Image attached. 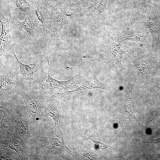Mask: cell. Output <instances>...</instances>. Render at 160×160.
I'll return each instance as SVG.
<instances>
[{
    "label": "cell",
    "instance_id": "cell-9",
    "mask_svg": "<svg viewBox=\"0 0 160 160\" xmlns=\"http://www.w3.org/2000/svg\"><path fill=\"white\" fill-rule=\"evenodd\" d=\"M70 14L67 13L62 9L57 10L51 17V34L48 46L58 37L64 26L68 23V17Z\"/></svg>",
    "mask_w": 160,
    "mask_h": 160
},
{
    "label": "cell",
    "instance_id": "cell-26",
    "mask_svg": "<svg viewBox=\"0 0 160 160\" xmlns=\"http://www.w3.org/2000/svg\"><path fill=\"white\" fill-rule=\"evenodd\" d=\"M155 2H158L160 0H153Z\"/></svg>",
    "mask_w": 160,
    "mask_h": 160
},
{
    "label": "cell",
    "instance_id": "cell-19",
    "mask_svg": "<svg viewBox=\"0 0 160 160\" xmlns=\"http://www.w3.org/2000/svg\"><path fill=\"white\" fill-rule=\"evenodd\" d=\"M0 156L1 160H22L16 152L8 148H0Z\"/></svg>",
    "mask_w": 160,
    "mask_h": 160
},
{
    "label": "cell",
    "instance_id": "cell-12",
    "mask_svg": "<svg viewBox=\"0 0 160 160\" xmlns=\"http://www.w3.org/2000/svg\"><path fill=\"white\" fill-rule=\"evenodd\" d=\"M96 89L109 90L110 87L108 84L100 81L97 77L95 73H93L90 78L87 80H84L79 87L72 90L66 91L61 93V94L63 97L74 92Z\"/></svg>",
    "mask_w": 160,
    "mask_h": 160
},
{
    "label": "cell",
    "instance_id": "cell-8",
    "mask_svg": "<svg viewBox=\"0 0 160 160\" xmlns=\"http://www.w3.org/2000/svg\"><path fill=\"white\" fill-rule=\"evenodd\" d=\"M0 148H9L16 152L20 157L22 152L25 155L28 154V147L22 143L14 135L13 133L9 132L7 129L0 132Z\"/></svg>",
    "mask_w": 160,
    "mask_h": 160
},
{
    "label": "cell",
    "instance_id": "cell-5",
    "mask_svg": "<svg viewBox=\"0 0 160 160\" xmlns=\"http://www.w3.org/2000/svg\"><path fill=\"white\" fill-rule=\"evenodd\" d=\"M22 97L25 105L30 124L37 125L41 122V113L43 107L36 100L33 99L31 94L25 88H18L17 93Z\"/></svg>",
    "mask_w": 160,
    "mask_h": 160
},
{
    "label": "cell",
    "instance_id": "cell-6",
    "mask_svg": "<svg viewBox=\"0 0 160 160\" xmlns=\"http://www.w3.org/2000/svg\"><path fill=\"white\" fill-rule=\"evenodd\" d=\"M48 66V77L45 81L41 85V89L44 91H48L51 93L55 89L62 88L66 91L74 88L84 80L83 77L76 75L70 79L64 81H59L52 77L49 75L50 66L49 59L47 60Z\"/></svg>",
    "mask_w": 160,
    "mask_h": 160
},
{
    "label": "cell",
    "instance_id": "cell-4",
    "mask_svg": "<svg viewBox=\"0 0 160 160\" xmlns=\"http://www.w3.org/2000/svg\"><path fill=\"white\" fill-rule=\"evenodd\" d=\"M62 104V98L53 92L50 94L42 106L45 113L44 117H51L54 122V127L60 132H63V121L61 114Z\"/></svg>",
    "mask_w": 160,
    "mask_h": 160
},
{
    "label": "cell",
    "instance_id": "cell-3",
    "mask_svg": "<svg viewBox=\"0 0 160 160\" xmlns=\"http://www.w3.org/2000/svg\"><path fill=\"white\" fill-rule=\"evenodd\" d=\"M0 77V103H8L9 99L17 93V73L11 69H6L1 71Z\"/></svg>",
    "mask_w": 160,
    "mask_h": 160
},
{
    "label": "cell",
    "instance_id": "cell-18",
    "mask_svg": "<svg viewBox=\"0 0 160 160\" xmlns=\"http://www.w3.org/2000/svg\"><path fill=\"white\" fill-rule=\"evenodd\" d=\"M36 16L41 24V26L44 35L47 33L49 27H51V21L48 17L46 12L41 7L37 6L34 11Z\"/></svg>",
    "mask_w": 160,
    "mask_h": 160
},
{
    "label": "cell",
    "instance_id": "cell-16",
    "mask_svg": "<svg viewBox=\"0 0 160 160\" xmlns=\"http://www.w3.org/2000/svg\"><path fill=\"white\" fill-rule=\"evenodd\" d=\"M116 39L117 44L120 45L122 42L126 41L143 42L146 40V36L141 32L134 31L121 33L118 35Z\"/></svg>",
    "mask_w": 160,
    "mask_h": 160
},
{
    "label": "cell",
    "instance_id": "cell-10",
    "mask_svg": "<svg viewBox=\"0 0 160 160\" xmlns=\"http://www.w3.org/2000/svg\"><path fill=\"white\" fill-rule=\"evenodd\" d=\"M1 31L0 36V52L1 55L6 52L12 54L14 51V41L12 38L9 29L10 19L7 18L5 22L0 20Z\"/></svg>",
    "mask_w": 160,
    "mask_h": 160
},
{
    "label": "cell",
    "instance_id": "cell-25",
    "mask_svg": "<svg viewBox=\"0 0 160 160\" xmlns=\"http://www.w3.org/2000/svg\"><path fill=\"white\" fill-rule=\"evenodd\" d=\"M139 1L140 5L148 4L151 3L152 0H138Z\"/></svg>",
    "mask_w": 160,
    "mask_h": 160
},
{
    "label": "cell",
    "instance_id": "cell-1",
    "mask_svg": "<svg viewBox=\"0 0 160 160\" xmlns=\"http://www.w3.org/2000/svg\"><path fill=\"white\" fill-rule=\"evenodd\" d=\"M96 51L99 57L106 64L116 68H123L121 60L124 52L115 42L113 36L100 41L96 45Z\"/></svg>",
    "mask_w": 160,
    "mask_h": 160
},
{
    "label": "cell",
    "instance_id": "cell-15",
    "mask_svg": "<svg viewBox=\"0 0 160 160\" xmlns=\"http://www.w3.org/2000/svg\"><path fill=\"white\" fill-rule=\"evenodd\" d=\"M10 0L15 10L20 13L30 15L37 7L32 0Z\"/></svg>",
    "mask_w": 160,
    "mask_h": 160
},
{
    "label": "cell",
    "instance_id": "cell-23",
    "mask_svg": "<svg viewBox=\"0 0 160 160\" xmlns=\"http://www.w3.org/2000/svg\"><path fill=\"white\" fill-rule=\"evenodd\" d=\"M83 0H73L71 4L72 7H76L81 5Z\"/></svg>",
    "mask_w": 160,
    "mask_h": 160
},
{
    "label": "cell",
    "instance_id": "cell-2",
    "mask_svg": "<svg viewBox=\"0 0 160 160\" xmlns=\"http://www.w3.org/2000/svg\"><path fill=\"white\" fill-rule=\"evenodd\" d=\"M52 132V138L49 144L44 148L45 153L53 154L64 160H69L73 157L77 159L80 156L76 151L70 150L66 145L63 139V132H60L54 127H49Z\"/></svg>",
    "mask_w": 160,
    "mask_h": 160
},
{
    "label": "cell",
    "instance_id": "cell-22",
    "mask_svg": "<svg viewBox=\"0 0 160 160\" xmlns=\"http://www.w3.org/2000/svg\"><path fill=\"white\" fill-rule=\"evenodd\" d=\"M84 140H92L94 143L95 147L97 149L104 150L107 148L108 147H110L112 148L111 147H110L108 145L92 138H88L85 139Z\"/></svg>",
    "mask_w": 160,
    "mask_h": 160
},
{
    "label": "cell",
    "instance_id": "cell-14",
    "mask_svg": "<svg viewBox=\"0 0 160 160\" xmlns=\"http://www.w3.org/2000/svg\"><path fill=\"white\" fill-rule=\"evenodd\" d=\"M17 60L19 65L20 77L22 79H28L33 78L39 69V65L37 60L34 63L25 64L22 63L17 59L15 52L12 53Z\"/></svg>",
    "mask_w": 160,
    "mask_h": 160
},
{
    "label": "cell",
    "instance_id": "cell-7",
    "mask_svg": "<svg viewBox=\"0 0 160 160\" xmlns=\"http://www.w3.org/2000/svg\"><path fill=\"white\" fill-rule=\"evenodd\" d=\"M29 125V117L27 111L22 112L17 119L15 132L13 133L18 140L28 147L35 142V139L31 134Z\"/></svg>",
    "mask_w": 160,
    "mask_h": 160
},
{
    "label": "cell",
    "instance_id": "cell-13",
    "mask_svg": "<svg viewBox=\"0 0 160 160\" xmlns=\"http://www.w3.org/2000/svg\"><path fill=\"white\" fill-rule=\"evenodd\" d=\"M13 19L15 24L24 32L27 36L35 39L37 36L36 23L34 19L30 16H27L23 21H19L14 15Z\"/></svg>",
    "mask_w": 160,
    "mask_h": 160
},
{
    "label": "cell",
    "instance_id": "cell-20",
    "mask_svg": "<svg viewBox=\"0 0 160 160\" xmlns=\"http://www.w3.org/2000/svg\"><path fill=\"white\" fill-rule=\"evenodd\" d=\"M99 3V0H83L81 5L86 12H95Z\"/></svg>",
    "mask_w": 160,
    "mask_h": 160
},
{
    "label": "cell",
    "instance_id": "cell-24",
    "mask_svg": "<svg viewBox=\"0 0 160 160\" xmlns=\"http://www.w3.org/2000/svg\"><path fill=\"white\" fill-rule=\"evenodd\" d=\"M46 3L48 4L50 1H55L60 4H64L67 2V0H44Z\"/></svg>",
    "mask_w": 160,
    "mask_h": 160
},
{
    "label": "cell",
    "instance_id": "cell-21",
    "mask_svg": "<svg viewBox=\"0 0 160 160\" xmlns=\"http://www.w3.org/2000/svg\"><path fill=\"white\" fill-rule=\"evenodd\" d=\"M108 0H100L95 11L97 17L102 20H105L107 10Z\"/></svg>",
    "mask_w": 160,
    "mask_h": 160
},
{
    "label": "cell",
    "instance_id": "cell-11",
    "mask_svg": "<svg viewBox=\"0 0 160 160\" xmlns=\"http://www.w3.org/2000/svg\"><path fill=\"white\" fill-rule=\"evenodd\" d=\"M0 108L3 109V116L0 122V132L8 128H15L22 112L15 111L9 106L8 103H1Z\"/></svg>",
    "mask_w": 160,
    "mask_h": 160
},
{
    "label": "cell",
    "instance_id": "cell-17",
    "mask_svg": "<svg viewBox=\"0 0 160 160\" xmlns=\"http://www.w3.org/2000/svg\"><path fill=\"white\" fill-rule=\"evenodd\" d=\"M135 83V82H134L130 87H127L125 89L124 95V105L126 110L133 120L139 122L135 117L133 110L132 91Z\"/></svg>",
    "mask_w": 160,
    "mask_h": 160
}]
</instances>
